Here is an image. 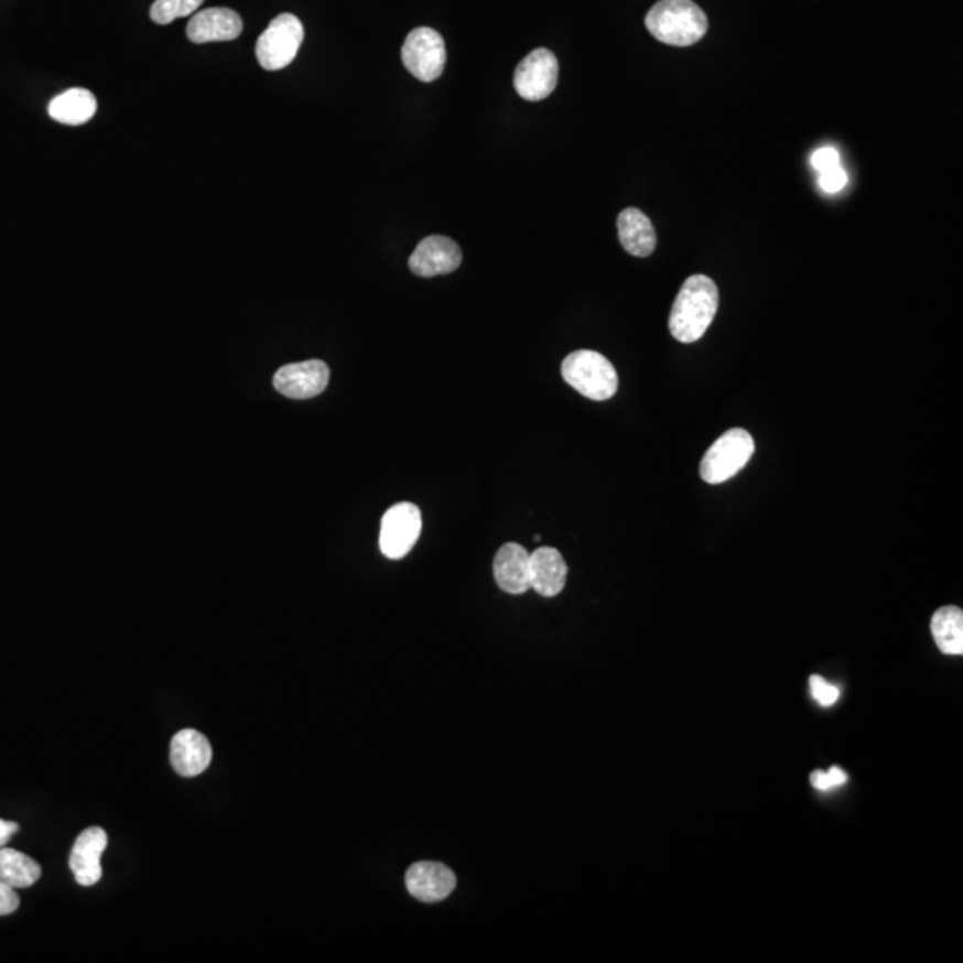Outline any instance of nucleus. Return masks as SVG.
Listing matches in <instances>:
<instances>
[{
    "mask_svg": "<svg viewBox=\"0 0 963 963\" xmlns=\"http://www.w3.org/2000/svg\"><path fill=\"white\" fill-rule=\"evenodd\" d=\"M719 291L711 277L692 275L683 282L669 314V333L680 343H694L705 336L716 318Z\"/></svg>",
    "mask_w": 963,
    "mask_h": 963,
    "instance_id": "obj_1",
    "label": "nucleus"
},
{
    "mask_svg": "<svg viewBox=\"0 0 963 963\" xmlns=\"http://www.w3.org/2000/svg\"><path fill=\"white\" fill-rule=\"evenodd\" d=\"M651 36L671 47H691L708 29L705 11L692 0H660L646 14Z\"/></svg>",
    "mask_w": 963,
    "mask_h": 963,
    "instance_id": "obj_2",
    "label": "nucleus"
},
{
    "mask_svg": "<svg viewBox=\"0 0 963 963\" xmlns=\"http://www.w3.org/2000/svg\"><path fill=\"white\" fill-rule=\"evenodd\" d=\"M562 377L582 397L604 402L618 391V371L598 351L576 350L562 363Z\"/></svg>",
    "mask_w": 963,
    "mask_h": 963,
    "instance_id": "obj_3",
    "label": "nucleus"
},
{
    "mask_svg": "<svg viewBox=\"0 0 963 963\" xmlns=\"http://www.w3.org/2000/svg\"><path fill=\"white\" fill-rule=\"evenodd\" d=\"M755 454V441L748 431L732 429L706 450L700 475L706 484H723L743 472Z\"/></svg>",
    "mask_w": 963,
    "mask_h": 963,
    "instance_id": "obj_4",
    "label": "nucleus"
},
{
    "mask_svg": "<svg viewBox=\"0 0 963 963\" xmlns=\"http://www.w3.org/2000/svg\"><path fill=\"white\" fill-rule=\"evenodd\" d=\"M304 42V25L295 14L282 13L272 20L267 31L259 36L256 56L264 71H282L299 54Z\"/></svg>",
    "mask_w": 963,
    "mask_h": 963,
    "instance_id": "obj_5",
    "label": "nucleus"
},
{
    "mask_svg": "<svg viewBox=\"0 0 963 963\" xmlns=\"http://www.w3.org/2000/svg\"><path fill=\"white\" fill-rule=\"evenodd\" d=\"M402 62L418 80L432 83L440 79L446 65L445 40L434 29H414L403 43Z\"/></svg>",
    "mask_w": 963,
    "mask_h": 963,
    "instance_id": "obj_6",
    "label": "nucleus"
},
{
    "mask_svg": "<svg viewBox=\"0 0 963 963\" xmlns=\"http://www.w3.org/2000/svg\"><path fill=\"white\" fill-rule=\"evenodd\" d=\"M421 533V512L411 501H402L383 515L380 521V552L400 561L411 553Z\"/></svg>",
    "mask_w": 963,
    "mask_h": 963,
    "instance_id": "obj_7",
    "label": "nucleus"
},
{
    "mask_svg": "<svg viewBox=\"0 0 963 963\" xmlns=\"http://www.w3.org/2000/svg\"><path fill=\"white\" fill-rule=\"evenodd\" d=\"M559 80V62L548 48H535L519 63L515 72V88L519 97L539 102L553 94Z\"/></svg>",
    "mask_w": 963,
    "mask_h": 963,
    "instance_id": "obj_8",
    "label": "nucleus"
},
{
    "mask_svg": "<svg viewBox=\"0 0 963 963\" xmlns=\"http://www.w3.org/2000/svg\"><path fill=\"white\" fill-rule=\"evenodd\" d=\"M328 379V366L323 360L313 359L282 366L273 375V386L284 397L307 400L322 394L327 389Z\"/></svg>",
    "mask_w": 963,
    "mask_h": 963,
    "instance_id": "obj_9",
    "label": "nucleus"
},
{
    "mask_svg": "<svg viewBox=\"0 0 963 963\" xmlns=\"http://www.w3.org/2000/svg\"><path fill=\"white\" fill-rule=\"evenodd\" d=\"M463 262V252L454 239L446 236H429L421 239L409 259L412 273L420 277L448 275Z\"/></svg>",
    "mask_w": 963,
    "mask_h": 963,
    "instance_id": "obj_10",
    "label": "nucleus"
},
{
    "mask_svg": "<svg viewBox=\"0 0 963 963\" xmlns=\"http://www.w3.org/2000/svg\"><path fill=\"white\" fill-rule=\"evenodd\" d=\"M106 847H108V833L100 826L86 827L85 832L75 838L68 865L77 884L83 887L99 884L102 878L100 858Z\"/></svg>",
    "mask_w": 963,
    "mask_h": 963,
    "instance_id": "obj_11",
    "label": "nucleus"
},
{
    "mask_svg": "<svg viewBox=\"0 0 963 963\" xmlns=\"http://www.w3.org/2000/svg\"><path fill=\"white\" fill-rule=\"evenodd\" d=\"M405 885L411 896L423 902H437L454 892L457 878L454 870L440 862H418L405 875Z\"/></svg>",
    "mask_w": 963,
    "mask_h": 963,
    "instance_id": "obj_12",
    "label": "nucleus"
},
{
    "mask_svg": "<svg viewBox=\"0 0 963 963\" xmlns=\"http://www.w3.org/2000/svg\"><path fill=\"white\" fill-rule=\"evenodd\" d=\"M213 760V748L206 735L197 729H181L170 744V762L181 777H198Z\"/></svg>",
    "mask_w": 963,
    "mask_h": 963,
    "instance_id": "obj_13",
    "label": "nucleus"
},
{
    "mask_svg": "<svg viewBox=\"0 0 963 963\" xmlns=\"http://www.w3.org/2000/svg\"><path fill=\"white\" fill-rule=\"evenodd\" d=\"M244 31V20L229 8H209L193 14L186 33L190 42H232Z\"/></svg>",
    "mask_w": 963,
    "mask_h": 963,
    "instance_id": "obj_14",
    "label": "nucleus"
},
{
    "mask_svg": "<svg viewBox=\"0 0 963 963\" xmlns=\"http://www.w3.org/2000/svg\"><path fill=\"white\" fill-rule=\"evenodd\" d=\"M493 573L501 591L527 593L530 589V553L521 544H504L496 553Z\"/></svg>",
    "mask_w": 963,
    "mask_h": 963,
    "instance_id": "obj_15",
    "label": "nucleus"
},
{
    "mask_svg": "<svg viewBox=\"0 0 963 963\" xmlns=\"http://www.w3.org/2000/svg\"><path fill=\"white\" fill-rule=\"evenodd\" d=\"M567 564L555 548H538L530 553V589L553 598L566 585Z\"/></svg>",
    "mask_w": 963,
    "mask_h": 963,
    "instance_id": "obj_16",
    "label": "nucleus"
},
{
    "mask_svg": "<svg viewBox=\"0 0 963 963\" xmlns=\"http://www.w3.org/2000/svg\"><path fill=\"white\" fill-rule=\"evenodd\" d=\"M618 232L623 248L636 258H648L657 247L653 224L636 207H627L619 213Z\"/></svg>",
    "mask_w": 963,
    "mask_h": 963,
    "instance_id": "obj_17",
    "label": "nucleus"
},
{
    "mask_svg": "<svg viewBox=\"0 0 963 963\" xmlns=\"http://www.w3.org/2000/svg\"><path fill=\"white\" fill-rule=\"evenodd\" d=\"M97 112L95 95L85 88H72L48 104V115L65 126H83Z\"/></svg>",
    "mask_w": 963,
    "mask_h": 963,
    "instance_id": "obj_18",
    "label": "nucleus"
},
{
    "mask_svg": "<svg viewBox=\"0 0 963 963\" xmlns=\"http://www.w3.org/2000/svg\"><path fill=\"white\" fill-rule=\"evenodd\" d=\"M931 634L945 654L963 653V613L959 607H942L931 618Z\"/></svg>",
    "mask_w": 963,
    "mask_h": 963,
    "instance_id": "obj_19",
    "label": "nucleus"
},
{
    "mask_svg": "<svg viewBox=\"0 0 963 963\" xmlns=\"http://www.w3.org/2000/svg\"><path fill=\"white\" fill-rule=\"evenodd\" d=\"M42 876V867L31 856L11 850L0 847V879L11 885L13 889H28L36 884Z\"/></svg>",
    "mask_w": 963,
    "mask_h": 963,
    "instance_id": "obj_20",
    "label": "nucleus"
},
{
    "mask_svg": "<svg viewBox=\"0 0 963 963\" xmlns=\"http://www.w3.org/2000/svg\"><path fill=\"white\" fill-rule=\"evenodd\" d=\"M204 0H155L150 8V19L155 24L169 25L173 20L192 17L201 8Z\"/></svg>",
    "mask_w": 963,
    "mask_h": 963,
    "instance_id": "obj_21",
    "label": "nucleus"
},
{
    "mask_svg": "<svg viewBox=\"0 0 963 963\" xmlns=\"http://www.w3.org/2000/svg\"><path fill=\"white\" fill-rule=\"evenodd\" d=\"M810 691H812L815 702L821 706L835 705L838 702V697H841V689L835 688L832 683H827L819 674L810 677Z\"/></svg>",
    "mask_w": 963,
    "mask_h": 963,
    "instance_id": "obj_22",
    "label": "nucleus"
},
{
    "mask_svg": "<svg viewBox=\"0 0 963 963\" xmlns=\"http://www.w3.org/2000/svg\"><path fill=\"white\" fill-rule=\"evenodd\" d=\"M846 772L842 771L841 767H832L830 771H814L810 781L818 791H830L833 787H841L846 783Z\"/></svg>",
    "mask_w": 963,
    "mask_h": 963,
    "instance_id": "obj_23",
    "label": "nucleus"
},
{
    "mask_svg": "<svg viewBox=\"0 0 963 963\" xmlns=\"http://www.w3.org/2000/svg\"><path fill=\"white\" fill-rule=\"evenodd\" d=\"M847 184V173L846 170L842 169V164L835 166V169L826 170V172L819 173V186L823 190L827 195H833V193H838L846 187Z\"/></svg>",
    "mask_w": 963,
    "mask_h": 963,
    "instance_id": "obj_24",
    "label": "nucleus"
},
{
    "mask_svg": "<svg viewBox=\"0 0 963 963\" xmlns=\"http://www.w3.org/2000/svg\"><path fill=\"white\" fill-rule=\"evenodd\" d=\"M812 169L818 173L826 172V170L835 169L841 164V154H838L837 149H833V147H823V149L815 150L814 154H812Z\"/></svg>",
    "mask_w": 963,
    "mask_h": 963,
    "instance_id": "obj_25",
    "label": "nucleus"
},
{
    "mask_svg": "<svg viewBox=\"0 0 963 963\" xmlns=\"http://www.w3.org/2000/svg\"><path fill=\"white\" fill-rule=\"evenodd\" d=\"M19 907V894L14 892L11 885L4 884L0 879V916H10V913L17 912Z\"/></svg>",
    "mask_w": 963,
    "mask_h": 963,
    "instance_id": "obj_26",
    "label": "nucleus"
},
{
    "mask_svg": "<svg viewBox=\"0 0 963 963\" xmlns=\"http://www.w3.org/2000/svg\"><path fill=\"white\" fill-rule=\"evenodd\" d=\"M17 832H19V824L0 819V847H4Z\"/></svg>",
    "mask_w": 963,
    "mask_h": 963,
    "instance_id": "obj_27",
    "label": "nucleus"
}]
</instances>
